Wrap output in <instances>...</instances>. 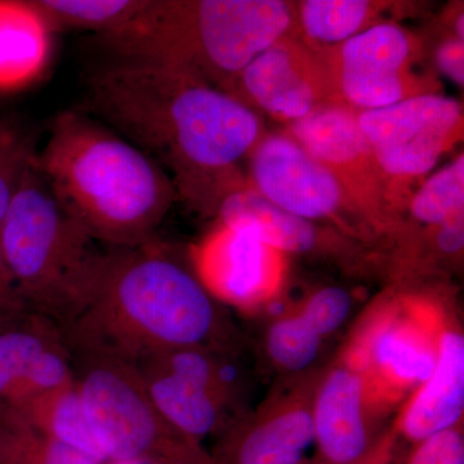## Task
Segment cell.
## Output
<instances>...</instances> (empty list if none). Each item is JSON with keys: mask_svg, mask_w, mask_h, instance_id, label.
<instances>
[{"mask_svg": "<svg viewBox=\"0 0 464 464\" xmlns=\"http://www.w3.org/2000/svg\"><path fill=\"white\" fill-rule=\"evenodd\" d=\"M197 275L218 301L257 306L279 282V253L248 231L219 224L195 249Z\"/></svg>", "mask_w": 464, "mask_h": 464, "instance_id": "cell-14", "label": "cell"}, {"mask_svg": "<svg viewBox=\"0 0 464 464\" xmlns=\"http://www.w3.org/2000/svg\"><path fill=\"white\" fill-rule=\"evenodd\" d=\"M436 248L441 255L454 256L462 253L464 244V219L463 217L451 219L447 224L435 227Z\"/></svg>", "mask_w": 464, "mask_h": 464, "instance_id": "cell-32", "label": "cell"}, {"mask_svg": "<svg viewBox=\"0 0 464 464\" xmlns=\"http://www.w3.org/2000/svg\"><path fill=\"white\" fill-rule=\"evenodd\" d=\"M411 215L432 228L464 217L463 154L422 183L411 200Z\"/></svg>", "mask_w": 464, "mask_h": 464, "instance_id": "cell-25", "label": "cell"}, {"mask_svg": "<svg viewBox=\"0 0 464 464\" xmlns=\"http://www.w3.org/2000/svg\"><path fill=\"white\" fill-rule=\"evenodd\" d=\"M53 33L63 30L109 35L133 20L148 0H34Z\"/></svg>", "mask_w": 464, "mask_h": 464, "instance_id": "cell-22", "label": "cell"}, {"mask_svg": "<svg viewBox=\"0 0 464 464\" xmlns=\"http://www.w3.org/2000/svg\"><path fill=\"white\" fill-rule=\"evenodd\" d=\"M292 7L280 0H148L100 43L118 60L152 63L224 91L288 34Z\"/></svg>", "mask_w": 464, "mask_h": 464, "instance_id": "cell-4", "label": "cell"}, {"mask_svg": "<svg viewBox=\"0 0 464 464\" xmlns=\"http://www.w3.org/2000/svg\"><path fill=\"white\" fill-rule=\"evenodd\" d=\"M288 134L335 177L350 204L373 221L383 219L387 179L355 110L341 102L325 103L289 123Z\"/></svg>", "mask_w": 464, "mask_h": 464, "instance_id": "cell-10", "label": "cell"}, {"mask_svg": "<svg viewBox=\"0 0 464 464\" xmlns=\"http://www.w3.org/2000/svg\"><path fill=\"white\" fill-rule=\"evenodd\" d=\"M219 222L248 231L277 253L308 255L320 249L324 232L313 221L286 212L252 188H235L217 209Z\"/></svg>", "mask_w": 464, "mask_h": 464, "instance_id": "cell-20", "label": "cell"}, {"mask_svg": "<svg viewBox=\"0 0 464 464\" xmlns=\"http://www.w3.org/2000/svg\"><path fill=\"white\" fill-rule=\"evenodd\" d=\"M353 306V297L346 289L325 286L311 295L297 314L324 340L346 323Z\"/></svg>", "mask_w": 464, "mask_h": 464, "instance_id": "cell-28", "label": "cell"}, {"mask_svg": "<svg viewBox=\"0 0 464 464\" xmlns=\"http://www.w3.org/2000/svg\"><path fill=\"white\" fill-rule=\"evenodd\" d=\"M225 92L289 123L338 102L325 57L288 34L258 54Z\"/></svg>", "mask_w": 464, "mask_h": 464, "instance_id": "cell-9", "label": "cell"}, {"mask_svg": "<svg viewBox=\"0 0 464 464\" xmlns=\"http://www.w3.org/2000/svg\"><path fill=\"white\" fill-rule=\"evenodd\" d=\"M436 63L440 72L453 83L462 88L464 84V44L462 39H448L436 51Z\"/></svg>", "mask_w": 464, "mask_h": 464, "instance_id": "cell-30", "label": "cell"}, {"mask_svg": "<svg viewBox=\"0 0 464 464\" xmlns=\"http://www.w3.org/2000/svg\"><path fill=\"white\" fill-rule=\"evenodd\" d=\"M464 411V337L444 329L438 337L435 371L414 391L399 422V431L411 444L458 426Z\"/></svg>", "mask_w": 464, "mask_h": 464, "instance_id": "cell-16", "label": "cell"}, {"mask_svg": "<svg viewBox=\"0 0 464 464\" xmlns=\"http://www.w3.org/2000/svg\"><path fill=\"white\" fill-rule=\"evenodd\" d=\"M266 353L275 368L301 373L316 362L323 338L315 334L298 314L275 319L266 333Z\"/></svg>", "mask_w": 464, "mask_h": 464, "instance_id": "cell-26", "label": "cell"}, {"mask_svg": "<svg viewBox=\"0 0 464 464\" xmlns=\"http://www.w3.org/2000/svg\"><path fill=\"white\" fill-rule=\"evenodd\" d=\"M150 400L174 430L194 441L224 435L232 426L235 405L224 396L168 371L155 359L134 365Z\"/></svg>", "mask_w": 464, "mask_h": 464, "instance_id": "cell-17", "label": "cell"}, {"mask_svg": "<svg viewBox=\"0 0 464 464\" xmlns=\"http://www.w3.org/2000/svg\"><path fill=\"white\" fill-rule=\"evenodd\" d=\"M30 314L0 248V316Z\"/></svg>", "mask_w": 464, "mask_h": 464, "instance_id": "cell-31", "label": "cell"}, {"mask_svg": "<svg viewBox=\"0 0 464 464\" xmlns=\"http://www.w3.org/2000/svg\"><path fill=\"white\" fill-rule=\"evenodd\" d=\"M35 154V143L25 130L0 121V222Z\"/></svg>", "mask_w": 464, "mask_h": 464, "instance_id": "cell-27", "label": "cell"}, {"mask_svg": "<svg viewBox=\"0 0 464 464\" xmlns=\"http://www.w3.org/2000/svg\"><path fill=\"white\" fill-rule=\"evenodd\" d=\"M88 114L169 169L176 192L199 212L217 213L240 186L235 164L261 140L250 106L190 75L112 58L94 70Z\"/></svg>", "mask_w": 464, "mask_h": 464, "instance_id": "cell-1", "label": "cell"}, {"mask_svg": "<svg viewBox=\"0 0 464 464\" xmlns=\"http://www.w3.org/2000/svg\"><path fill=\"white\" fill-rule=\"evenodd\" d=\"M0 248L29 313L58 328L87 306L115 250L58 203L35 157L0 222Z\"/></svg>", "mask_w": 464, "mask_h": 464, "instance_id": "cell-5", "label": "cell"}, {"mask_svg": "<svg viewBox=\"0 0 464 464\" xmlns=\"http://www.w3.org/2000/svg\"><path fill=\"white\" fill-rule=\"evenodd\" d=\"M357 121L387 181L426 176L463 133L462 103L439 93L357 111Z\"/></svg>", "mask_w": 464, "mask_h": 464, "instance_id": "cell-7", "label": "cell"}, {"mask_svg": "<svg viewBox=\"0 0 464 464\" xmlns=\"http://www.w3.org/2000/svg\"><path fill=\"white\" fill-rule=\"evenodd\" d=\"M76 389L106 463L150 458L164 464H215L199 442L157 411L139 369L114 357L72 353Z\"/></svg>", "mask_w": 464, "mask_h": 464, "instance_id": "cell-6", "label": "cell"}, {"mask_svg": "<svg viewBox=\"0 0 464 464\" xmlns=\"http://www.w3.org/2000/svg\"><path fill=\"white\" fill-rule=\"evenodd\" d=\"M253 190L286 212L307 221L331 218L346 194L322 163L289 134H268L250 151Z\"/></svg>", "mask_w": 464, "mask_h": 464, "instance_id": "cell-12", "label": "cell"}, {"mask_svg": "<svg viewBox=\"0 0 464 464\" xmlns=\"http://www.w3.org/2000/svg\"><path fill=\"white\" fill-rule=\"evenodd\" d=\"M65 343L56 324L35 314L0 329V405L14 404L44 389L54 348Z\"/></svg>", "mask_w": 464, "mask_h": 464, "instance_id": "cell-19", "label": "cell"}, {"mask_svg": "<svg viewBox=\"0 0 464 464\" xmlns=\"http://www.w3.org/2000/svg\"><path fill=\"white\" fill-rule=\"evenodd\" d=\"M0 464H106L0 413Z\"/></svg>", "mask_w": 464, "mask_h": 464, "instance_id": "cell-24", "label": "cell"}, {"mask_svg": "<svg viewBox=\"0 0 464 464\" xmlns=\"http://www.w3.org/2000/svg\"><path fill=\"white\" fill-rule=\"evenodd\" d=\"M348 355L362 368L368 386L378 383L392 392H405L431 377L438 341L418 319L390 315L374 322L360 346Z\"/></svg>", "mask_w": 464, "mask_h": 464, "instance_id": "cell-15", "label": "cell"}, {"mask_svg": "<svg viewBox=\"0 0 464 464\" xmlns=\"http://www.w3.org/2000/svg\"><path fill=\"white\" fill-rule=\"evenodd\" d=\"M371 391L350 355L317 382L313 420L316 464H382L387 448L378 444L369 422Z\"/></svg>", "mask_w": 464, "mask_h": 464, "instance_id": "cell-11", "label": "cell"}, {"mask_svg": "<svg viewBox=\"0 0 464 464\" xmlns=\"http://www.w3.org/2000/svg\"><path fill=\"white\" fill-rule=\"evenodd\" d=\"M53 34L34 0H0V93L25 90L42 78Z\"/></svg>", "mask_w": 464, "mask_h": 464, "instance_id": "cell-18", "label": "cell"}, {"mask_svg": "<svg viewBox=\"0 0 464 464\" xmlns=\"http://www.w3.org/2000/svg\"><path fill=\"white\" fill-rule=\"evenodd\" d=\"M405 464H464L462 426L458 424L417 442Z\"/></svg>", "mask_w": 464, "mask_h": 464, "instance_id": "cell-29", "label": "cell"}, {"mask_svg": "<svg viewBox=\"0 0 464 464\" xmlns=\"http://www.w3.org/2000/svg\"><path fill=\"white\" fill-rule=\"evenodd\" d=\"M317 382L315 386L306 382L275 399L252 420L232 424L210 453L213 463H304V454L315 441L313 404Z\"/></svg>", "mask_w": 464, "mask_h": 464, "instance_id": "cell-13", "label": "cell"}, {"mask_svg": "<svg viewBox=\"0 0 464 464\" xmlns=\"http://www.w3.org/2000/svg\"><path fill=\"white\" fill-rule=\"evenodd\" d=\"M24 315H26V314H24ZM24 315L0 316V329L5 328V326L17 322V320Z\"/></svg>", "mask_w": 464, "mask_h": 464, "instance_id": "cell-34", "label": "cell"}, {"mask_svg": "<svg viewBox=\"0 0 464 464\" xmlns=\"http://www.w3.org/2000/svg\"><path fill=\"white\" fill-rule=\"evenodd\" d=\"M106 464H164L158 462L155 459H150V458H136V459L128 460H116V462H109Z\"/></svg>", "mask_w": 464, "mask_h": 464, "instance_id": "cell-33", "label": "cell"}, {"mask_svg": "<svg viewBox=\"0 0 464 464\" xmlns=\"http://www.w3.org/2000/svg\"><path fill=\"white\" fill-rule=\"evenodd\" d=\"M0 413L106 463L92 435L75 381L14 404L0 405Z\"/></svg>", "mask_w": 464, "mask_h": 464, "instance_id": "cell-21", "label": "cell"}, {"mask_svg": "<svg viewBox=\"0 0 464 464\" xmlns=\"http://www.w3.org/2000/svg\"><path fill=\"white\" fill-rule=\"evenodd\" d=\"M301 464H316V463H315V462H314V463H310V462H306V460H304V463H301Z\"/></svg>", "mask_w": 464, "mask_h": 464, "instance_id": "cell-35", "label": "cell"}, {"mask_svg": "<svg viewBox=\"0 0 464 464\" xmlns=\"http://www.w3.org/2000/svg\"><path fill=\"white\" fill-rule=\"evenodd\" d=\"M58 329L70 353L133 365L185 348L227 351L231 341L218 299L155 239L115 249L87 306Z\"/></svg>", "mask_w": 464, "mask_h": 464, "instance_id": "cell-2", "label": "cell"}, {"mask_svg": "<svg viewBox=\"0 0 464 464\" xmlns=\"http://www.w3.org/2000/svg\"><path fill=\"white\" fill-rule=\"evenodd\" d=\"M338 102L357 111L438 93L415 75L417 39L401 26L380 23L325 54Z\"/></svg>", "mask_w": 464, "mask_h": 464, "instance_id": "cell-8", "label": "cell"}, {"mask_svg": "<svg viewBox=\"0 0 464 464\" xmlns=\"http://www.w3.org/2000/svg\"><path fill=\"white\" fill-rule=\"evenodd\" d=\"M35 164L63 209L110 248L154 240L176 199L157 161L82 110L56 115Z\"/></svg>", "mask_w": 464, "mask_h": 464, "instance_id": "cell-3", "label": "cell"}, {"mask_svg": "<svg viewBox=\"0 0 464 464\" xmlns=\"http://www.w3.org/2000/svg\"><path fill=\"white\" fill-rule=\"evenodd\" d=\"M378 9L366 0H306L298 5L299 26L308 41L334 47L377 25Z\"/></svg>", "mask_w": 464, "mask_h": 464, "instance_id": "cell-23", "label": "cell"}]
</instances>
